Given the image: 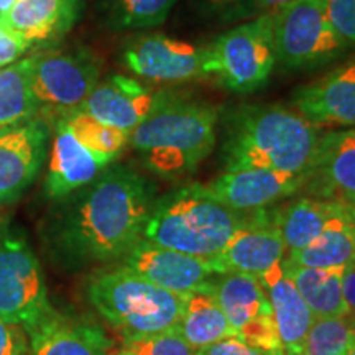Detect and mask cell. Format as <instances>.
<instances>
[{"mask_svg": "<svg viewBox=\"0 0 355 355\" xmlns=\"http://www.w3.org/2000/svg\"><path fill=\"white\" fill-rule=\"evenodd\" d=\"M155 199L152 181L110 163L94 181L61 199L46 224L48 248L64 265L122 260L144 237Z\"/></svg>", "mask_w": 355, "mask_h": 355, "instance_id": "cell-1", "label": "cell"}, {"mask_svg": "<svg viewBox=\"0 0 355 355\" xmlns=\"http://www.w3.org/2000/svg\"><path fill=\"white\" fill-rule=\"evenodd\" d=\"M219 122L225 171L259 168L309 175L321 133L295 109L279 104L241 105Z\"/></svg>", "mask_w": 355, "mask_h": 355, "instance_id": "cell-2", "label": "cell"}, {"mask_svg": "<svg viewBox=\"0 0 355 355\" xmlns=\"http://www.w3.org/2000/svg\"><path fill=\"white\" fill-rule=\"evenodd\" d=\"M255 217L257 212L242 214L225 207L206 186L183 184L155 199L144 239L181 254L216 260Z\"/></svg>", "mask_w": 355, "mask_h": 355, "instance_id": "cell-3", "label": "cell"}, {"mask_svg": "<svg viewBox=\"0 0 355 355\" xmlns=\"http://www.w3.org/2000/svg\"><path fill=\"white\" fill-rule=\"evenodd\" d=\"M219 109L180 96L145 119L128 135L148 171L163 180H180L209 157L217 141Z\"/></svg>", "mask_w": 355, "mask_h": 355, "instance_id": "cell-4", "label": "cell"}, {"mask_svg": "<svg viewBox=\"0 0 355 355\" xmlns=\"http://www.w3.org/2000/svg\"><path fill=\"white\" fill-rule=\"evenodd\" d=\"M86 296L123 337L175 329L188 298L153 285L125 265L96 272L89 278Z\"/></svg>", "mask_w": 355, "mask_h": 355, "instance_id": "cell-5", "label": "cell"}, {"mask_svg": "<svg viewBox=\"0 0 355 355\" xmlns=\"http://www.w3.org/2000/svg\"><path fill=\"white\" fill-rule=\"evenodd\" d=\"M277 66L283 71H314L343 58L350 44L337 35L327 0H291L273 13Z\"/></svg>", "mask_w": 355, "mask_h": 355, "instance_id": "cell-6", "label": "cell"}, {"mask_svg": "<svg viewBox=\"0 0 355 355\" xmlns=\"http://www.w3.org/2000/svg\"><path fill=\"white\" fill-rule=\"evenodd\" d=\"M211 76L225 91L252 94L263 87L277 68L273 15L241 21L207 44Z\"/></svg>", "mask_w": 355, "mask_h": 355, "instance_id": "cell-7", "label": "cell"}, {"mask_svg": "<svg viewBox=\"0 0 355 355\" xmlns=\"http://www.w3.org/2000/svg\"><path fill=\"white\" fill-rule=\"evenodd\" d=\"M32 87L38 117L51 125L79 109L101 79V61L87 48L35 53Z\"/></svg>", "mask_w": 355, "mask_h": 355, "instance_id": "cell-8", "label": "cell"}, {"mask_svg": "<svg viewBox=\"0 0 355 355\" xmlns=\"http://www.w3.org/2000/svg\"><path fill=\"white\" fill-rule=\"evenodd\" d=\"M55 309L33 248L13 230H0V319L26 331Z\"/></svg>", "mask_w": 355, "mask_h": 355, "instance_id": "cell-9", "label": "cell"}, {"mask_svg": "<svg viewBox=\"0 0 355 355\" xmlns=\"http://www.w3.org/2000/svg\"><path fill=\"white\" fill-rule=\"evenodd\" d=\"M122 63L141 79L158 84H181L209 79L207 46L170 38L162 33L140 35L122 50Z\"/></svg>", "mask_w": 355, "mask_h": 355, "instance_id": "cell-10", "label": "cell"}, {"mask_svg": "<svg viewBox=\"0 0 355 355\" xmlns=\"http://www.w3.org/2000/svg\"><path fill=\"white\" fill-rule=\"evenodd\" d=\"M180 96L173 89H155L125 74H110L97 83L79 110L130 133L145 119Z\"/></svg>", "mask_w": 355, "mask_h": 355, "instance_id": "cell-11", "label": "cell"}, {"mask_svg": "<svg viewBox=\"0 0 355 355\" xmlns=\"http://www.w3.org/2000/svg\"><path fill=\"white\" fill-rule=\"evenodd\" d=\"M122 265L163 290L176 295L211 293L222 275L214 260H204L165 248L141 237L122 259Z\"/></svg>", "mask_w": 355, "mask_h": 355, "instance_id": "cell-12", "label": "cell"}, {"mask_svg": "<svg viewBox=\"0 0 355 355\" xmlns=\"http://www.w3.org/2000/svg\"><path fill=\"white\" fill-rule=\"evenodd\" d=\"M50 137L51 125L42 117L0 130V206L15 202L35 183Z\"/></svg>", "mask_w": 355, "mask_h": 355, "instance_id": "cell-13", "label": "cell"}, {"mask_svg": "<svg viewBox=\"0 0 355 355\" xmlns=\"http://www.w3.org/2000/svg\"><path fill=\"white\" fill-rule=\"evenodd\" d=\"M308 175L259 170L224 171L206 186L209 193L229 209L250 214L268 209L279 199L290 198L304 188Z\"/></svg>", "mask_w": 355, "mask_h": 355, "instance_id": "cell-14", "label": "cell"}, {"mask_svg": "<svg viewBox=\"0 0 355 355\" xmlns=\"http://www.w3.org/2000/svg\"><path fill=\"white\" fill-rule=\"evenodd\" d=\"M291 105L319 127H355V56L316 81L296 87Z\"/></svg>", "mask_w": 355, "mask_h": 355, "instance_id": "cell-15", "label": "cell"}, {"mask_svg": "<svg viewBox=\"0 0 355 355\" xmlns=\"http://www.w3.org/2000/svg\"><path fill=\"white\" fill-rule=\"evenodd\" d=\"M304 188L313 198L355 204V127L322 133Z\"/></svg>", "mask_w": 355, "mask_h": 355, "instance_id": "cell-16", "label": "cell"}, {"mask_svg": "<svg viewBox=\"0 0 355 355\" xmlns=\"http://www.w3.org/2000/svg\"><path fill=\"white\" fill-rule=\"evenodd\" d=\"M286 247L282 234L273 224V211H257L254 224L247 225L214 260L222 275L237 272L260 278L272 266L285 260Z\"/></svg>", "mask_w": 355, "mask_h": 355, "instance_id": "cell-17", "label": "cell"}, {"mask_svg": "<svg viewBox=\"0 0 355 355\" xmlns=\"http://www.w3.org/2000/svg\"><path fill=\"white\" fill-rule=\"evenodd\" d=\"M26 334L30 355H107L110 349L99 326L56 309Z\"/></svg>", "mask_w": 355, "mask_h": 355, "instance_id": "cell-18", "label": "cell"}, {"mask_svg": "<svg viewBox=\"0 0 355 355\" xmlns=\"http://www.w3.org/2000/svg\"><path fill=\"white\" fill-rule=\"evenodd\" d=\"M104 168L79 144L63 119H58L50 165L44 178V194L53 201H61L94 181Z\"/></svg>", "mask_w": 355, "mask_h": 355, "instance_id": "cell-19", "label": "cell"}, {"mask_svg": "<svg viewBox=\"0 0 355 355\" xmlns=\"http://www.w3.org/2000/svg\"><path fill=\"white\" fill-rule=\"evenodd\" d=\"M259 282L272 304L283 354L303 355L306 337L313 326L314 316L290 277L285 273L283 261L261 275Z\"/></svg>", "mask_w": 355, "mask_h": 355, "instance_id": "cell-20", "label": "cell"}, {"mask_svg": "<svg viewBox=\"0 0 355 355\" xmlns=\"http://www.w3.org/2000/svg\"><path fill=\"white\" fill-rule=\"evenodd\" d=\"M83 0H17L2 21L30 48L53 42L76 24Z\"/></svg>", "mask_w": 355, "mask_h": 355, "instance_id": "cell-21", "label": "cell"}, {"mask_svg": "<svg viewBox=\"0 0 355 355\" xmlns=\"http://www.w3.org/2000/svg\"><path fill=\"white\" fill-rule=\"evenodd\" d=\"M293 265L311 268H347L355 263V227L343 202H337L334 214L319 237L308 247L290 254Z\"/></svg>", "mask_w": 355, "mask_h": 355, "instance_id": "cell-22", "label": "cell"}, {"mask_svg": "<svg viewBox=\"0 0 355 355\" xmlns=\"http://www.w3.org/2000/svg\"><path fill=\"white\" fill-rule=\"evenodd\" d=\"M283 268L308 304L314 319L347 316V306L343 295L345 268H311L293 265L286 259L283 260Z\"/></svg>", "mask_w": 355, "mask_h": 355, "instance_id": "cell-23", "label": "cell"}, {"mask_svg": "<svg viewBox=\"0 0 355 355\" xmlns=\"http://www.w3.org/2000/svg\"><path fill=\"white\" fill-rule=\"evenodd\" d=\"M211 295L224 311L225 318L237 336L245 324L254 319L273 314L272 304L259 278L245 273L230 272L219 275L212 286Z\"/></svg>", "mask_w": 355, "mask_h": 355, "instance_id": "cell-24", "label": "cell"}, {"mask_svg": "<svg viewBox=\"0 0 355 355\" xmlns=\"http://www.w3.org/2000/svg\"><path fill=\"white\" fill-rule=\"evenodd\" d=\"M337 207V201L318 198H298L282 209L273 211L277 225L285 242L286 254H295L319 237Z\"/></svg>", "mask_w": 355, "mask_h": 355, "instance_id": "cell-25", "label": "cell"}, {"mask_svg": "<svg viewBox=\"0 0 355 355\" xmlns=\"http://www.w3.org/2000/svg\"><path fill=\"white\" fill-rule=\"evenodd\" d=\"M175 329L196 350L207 347L225 337L235 336L224 311L211 293L188 295L183 314Z\"/></svg>", "mask_w": 355, "mask_h": 355, "instance_id": "cell-26", "label": "cell"}, {"mask_svg": "<svg viewBox=\"0 0 355 355\" xmlns=\"http://www.w3.org/2000/svg\"><path fill=\"white\" fill-rule=\"evenodd\" d=\"M32 68V56L0 68V130L38 117Z\"/></svg>", "mask_w": 355, "mask_h": 355, "instance_id": "cell-27", "label": "cell"}, {"mask_svg": "<svg viewBox=\"0 0 355 355\" xmlns=\"http://www.w3.org/2000/svg\"><path fill=\"white\" fill-rule=\"evenodd\" d=\"M63 121L79 144L91 152L102 166H109L128 145L130 133L110 127L79 109L64 115Z\"/></svg>", "mask_w": 355, "mask_h": 355, "instance_id": "cell-28", "label": "cell"}, {"mask_svg": "<svg viewBox=\"0 0 355 355\" xmlns=\"http://www.w3.org/2000/svg\"><path fill=\"white\" fill-rule=\"evenodd\" d=\"M178 0H102L104 24L114 32H137L165 24Z\"/></svg>", "mask_w": 355, "mask_h": 355, "instance_id": "cell-29", "label": "cell"}, {"mask_svg": "<svg viewBox=\"0 0 355 355\" xmlns=\"http://www.w3.org/2000/svg\"><path fill=\"white\" fill-rule=\"evenodd\" d=\"M355 343V322L349 316L314 319L303 355H345Z\"/></svg>", "mask_w": 355, "mask_h": 355, "instance_id": "cell-30", "label": "cell"}, {"mask_svg": "<svg viewBox=\"0 0 355 355\" xmlns=\"http://www.w3.org/2000/svg\"><path fill=\"white\" fill-rule=\"evenodd\" d=\"M123 350L128 355H196L198 350L186 343L176 329L157 334L123 337Z\"/></svg>", "mask_w": 355, "mask_h": 355, "instance_id": "cell-31", "label": "cell"}, {"mask_svg": "<svg viewBox=\"0 0 355 355\" xmlns=\"http://www.w3.org/2000/svg\"><path fill=\"white\" fill-rule=\"evenodd\" d=\"M237 337H241L243 343L263 350V352L285 355L282 349V343H279L273 314H265V316H260L245 324L241 331H237Z\"/></svg>", "mask_w": 355, "mask_h": 355, "instance_id": "cell-32", "label": "cell"}, {"mask_svg": "<svg viewBox=\"0 0 355 355\" xmlns=\"http://www.w3.org/2000/svg\"><path fill=\"white\" fill-rule=\"evenodd\" d=\"M290 2L291 0H242L241 3L222 13L217 20L227 25L241 24V21L257 19L261 15H273Z\"/></svg>", "mask_w": 355, "mask_h": 355, "instance_id": "cell-33", "label": "cell"}, {"mask_svg": "<svg viewBox=\"0 0 355 355\" xmlns=\"http://www.w3.org/2000/svg\"><path fill=\"white\" fill-rule=\"evenodd\" d=\"M327 13L334 30L345 43L355 46V0H327Z\"/></svg>", "mask_w": 355, "mask_h": 355, "instance_id": "cell-34", "label": "cell"}, {"mask_svg": "<svg viewBox=\"0 0 355 355\" xmlns=\"http://www.w3.org/2000/svg\"><path fill=\"white\" fill-rule=\"evenodd\" d=\"M0 355H30L28 334L24 327L0 319Z\"/></svg>", "mask_w": 355, "mask_h": 355, "instance_id": "cell-35", "label": "cell"}, {"mask_svg": "<svg viewBox=\"0 0 355 355\" xmlns=\"http://www.w3.org/2000/svg\"><path fill=\"white\" fill-rule=\"evenodd\" d=\"M196 355H275L263 352V350L254 347V345L243 343L241 337L230 336L225 339L207 345L198 350Z\"/></svg>", "mask_w": 355, "mask_h": 355, "instance_id": "cell-36", "label": "cell"}, {"mask_svg": "<svg viewBox=\"0 0 355 355\" xmlns=\"http://www.w3.org/2000/svg\"><path fill=\"white\" fill-rule=\"evenodd\" d=\"M26 44L20 37L12 33L6 25L0 21V68H6L8 64L17 63L25 51L28 50Z\"/></svg>", "mask_w": 355, "mask_h": 355, "instance_id": "cell-37", "label": "cell"}, {"mask_svg": "<svg viewBox=\"0 0 355 355\" xmlns=\"http://www.w3.org/2000/svg\"><path fill=\"white\" fill-rule=\"evenodd\" d=\"M241 2L242 0H194L198 12L204 17H211V19H219L222 13Z\"/></svg>", "mask_w": 355, "mask_h": 355, "instance_id": "cell-38", "label": "cell"}, {"mask_svg": "<svg viewBox=\"0 0 355 355\" xmlns=\"http://www.w3.org/2000/svg\"><path fill=\"white\" fill-rule=\"evenodd\" d=\"M343 295L345 306H347V316L352 319V321H355V263L344 270Z\"/></svg>", "mask_w": 355, "mask_h": 355, "instance_id": "cell-39", "label": "cell"}, {"mask_svg": "<svg viewBox=\"0 0 355 355\" xmlns=\"http://www.w3.org/2000/svg\"><path fill=\"white\" fill-rule=\"evenodd\" d=\"M17 3V0H0V20H3L8 15V12L12 10L13 6Z\"/></svg>", "mask_w": 355, "mask_h": 355, "instance_id": "cell-40", "label": "cell"}, {"mask_svg": "<svg viewBox=\"0 0 355 355\" xmlns=\"http://www.w3.org/2000/svg\"><path fill=\"white\" fill-rule=\"evenodd\" d=\"M344 207H345V211H347L350 220H352V224H354V227H355V204H344Z\"/></svg>", "mask_w": 355, "mask_h": 355, "instance_id": "cell-41", "label": "cell"}, {"mask_svg": "<svg viewBox=\"0 0 355 355\" xmlns=\"http://www.w3.org/2000/svg\"><path fill=\"white\" fill-rule=\"evenodd\" d=\"M345 355H355V343L352 344V347H350L347 352H345Z\"/></svg>", "mask_w": 355, "mask_h": 355, "instance_id": "cell-42", "label": "cell"}, {"mask_svg": "<svg viewBox=\"0 0 355 355\" xmlns=\"http://www.w3.org/2000/svg\"><path fill=\"white\" fill-rule=\"evenodd\" d=\"M114 355H128V354L125 352V350H123V349H122V350H121V352H117V354H114Z\"/></svg>", "mask_w": 355, "mask_h": 355, "instance_id": "cell-43", "label": "cell"}, {"mask_svg": "<svg viewBox=\"0 0 355 355\" xmlns=\"http://www.w3.org/2000/svg\"><path fill=\"white\" fill-rule=\"evenodd\" d=\"M2 227H3V225H0V230H2Z\"/></svg>", "mask_w": 355, "mask_h": 355, "instance_id": "cell-44", "label": "cell"}, {"mask_svg": "<svg viewBox=\"0 0 355 355\" xmlns=\"http://www.w3.org/2000/svg\"><path fill=\"white\" fill-rule=\"evenodd\" d=\"M354 322H355V321H354Z\"/></svg>", "mask_w": 355, "mask_h": 355, "instance_id": "cell-45", "label": "cell"}]
</instances>
